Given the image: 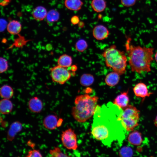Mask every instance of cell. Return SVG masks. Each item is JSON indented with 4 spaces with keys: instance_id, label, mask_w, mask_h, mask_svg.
Masks as SVG:
<instances>
[{
    "instance_id": "6da1fadb",
    "label": "cell",
    "mask_w": 157,
    "mask_h": 157,
    "mask_svg": "<svg viewBox=\"0 0 157 157\" xmlns=\"http://www.w3.org/2000/svg\"><path fill=\"white\" fill-rule=\"evenodd\" d=\"M113 104L109 102L101 106L97 105L91 128V134L94 138L108 147L115 139Z\"/></svg>"
},
{
    "instance_id": "7a4b0ae2",
    "label": "cell",
    "mask_w": 157,
    "mask_h": 157,
    "mask_svg": "<svg viewBox=\"0 0 157 157\" xmlns=\"http://www.w3.org/2000/svg\"><path fill=\"white\" fill-rule=\"evenodd\" d=\"M131 38H128L125 45L131 70L139 74L150 72L154 49L135 46L131 44Z\"/></svg>"
},
{
    "instance_id": "3957f363",
    "label": "cell",
    "mask_w": 157,
    "mask_h": 157,
    "mask_svg": "<svg viewBox=\"0 0 157 157\" xmlns=\"http://www.w3.org/2000/svg\"><path fill=\"white\" fill-rule=\"evenodd\" d=\"M99 100L98 97L85 94L76 97L72 114L77 121L84 122L94 115Z\"/></svg>"
},
{
    "instance_id": "277c9868",
    "label": "cell",
    "mask_w": 157,
    "mask_h": 157,
    "mask_svg": "<svg viewBox=\"0 0 157 157\" xmlns=\"http://www.w3.org/2000/svg\"><path fill=\"white\" fill-rule=\"evenodd\" d=\"M106 66L120 75L126 72L127 58L125 52L113 45L106 49L102 54Z\"/></svg>"
},
{
    "instance_id": "5b68a950",
    "label": "cell",
    "mask_w": 157,
    "mask_h": 157,
    "mask_svg": "<svg viewBox=\"0 0 157 157\" xmlns=\"http://www.w3.org/2000/svg\"><path fill=\"white\" fill-rule=\"evenodd\" d=\"M119 115L118 119L126 131H132L138 125L140 111L135 106L129 105Z\"/></svg>"
},
{
    "instance_id": "8992f818",
    "label": "cell",
    "mask_w": 157,
    "mask_h": 157,
    "mask_svg": "<svg viewBox=\"0 0 157 157\" xmlns=\"http://www.w3.org/2000/svg\"><path fill=\"white\" fill-rule=\"evenodd\" d=\"M49 71L53 81L61 85L66 83L72 76L70 70L58 65L50 68Z\"/></svg>"
},
{
    "instance_id": "52a82bcc",
    "label": "cell",
    "mask_w": 157,
    "mask_h": 157,
    "mask_svg": "<svg viewBox=\"0 0 157 157\" xmlns=\"http://www.w3.org/2000/svg\"><path fill=\"white\" fill-rule=\"evenodd\" d=\"M61 139L64 146L67 149L73 150L77 149L76 135L71 128H69L62 132Z\"/></svg>"
},
{
    "instance_id": "ba28073f",
    "label": "cell",
    "mask_w": 157,
    "mask_h": 157,
    "mask_svg": "<svg viewBox=\"0 0 157 157\" xmlns=\"http://www.w3.org/2000/svg\"><path fill=\"white\" fill-rule=\"evenodd\" d=\"M128 92L129 90L121 92L115 98L113 104L122 110L124 109L129 105V98Z\"/></svg>"
},
{
    "instance_id": "9c48e42d",
    "label": "cell",
    "mask_w": 157,
    "mask_h": 157,
    "mask_svg": "<svg viewBox=\"0 0 157 157\" xmlns=\"http://www.w3.org/2000/svg\"><path fill=\"white\" fill-rule=\"evenodd\" d=\"M94 37L99 40H102L107 38L109 35V31L105 26L99 24L95 26L92 30Z\"/></svg>"
},
{
    "instance_id": "30bf717a",
    "label": "cell",
    "mask_w": 157,
    "mask_h": 157,
    "mask_svg": "<svg viewBox=\"0 0 157 157\" xmlns=\"http://www.w3.org/2000/svg\"><path fill=\"white\" fill-rule=\"evenodd\" d=\"M135 95L138 97L145 99L149 97L151 94L148 92V89L146 85L142 82L136 84L133 89Z\"/></svg>"
},
{
    "instance_id": "8fae6325",
    "label": "cell",
    "mask_w": 157,
    "mask_h": 157,
    "mask_svg": "<svg viewBox=\"0 0 157 157\" xmlns=\"http://www.w3.org/2000/svg\"><path fill=\"white\" fill-rule=\"evenodd\" d=\"M22 129V125L19 121H16L12 123L10 126L7 135V139L10 141H12L17 134Z\"/></svg>"
},
{
    "instance_id": "7c38bea8",
    "label": "cell",
    "mask_w": 157,
    "mask_h": 157,
    "mask_svg": "<svg viewBox=\"0 0 157 157\" xmlns=\"http://www.w3.org/2000/svg\"><path fill=\"white\" fill-rule=\"evenodd\" d=\"M28 105L30 110L34 113L40 112L43 107L42 101L37 97L31 98L28 101Z\"/></svg>"
},
{
    "instance_id": "4fadbf2b",
    "label": "cell",
    "mask_w": 157,
    "mask_h": 157,
    "mask_svg": "<svg viewBox=\"0 0 157 157\" xmlns=\"http://www.w3.org/2000/svg\"><path fill=\"white\" fill-rule=\"evenodd\" d=\"M58 120L56 115H49L44 118L43 124L44 127L47 129L54 130L58 127Z\"/></svg>"
},
{
    "instance_id": "5bb4252c",
    "label": "cell",
    "mask_w": 157,
    "mask_h": 157,
    "mask_svg": "<svg viewBox=\"0 0 157 157\" xmlns=\"http://www.w3.org/2000/svg\"><path fill=\"white\" fill-rule=\"evenodd\" d=\"M120 75L113 71L108 73L105 78V82L106 84L110 87H113L118 84L119 82Z\"/></svg>"
},
{
    "instance_id": "9a60e30c",
    "label": "cell",
    "mask_w": 157,
    "mask_h": 157,
    "mask_svg": "<svg viewBox=\"0 0 157 157\" xmlns=\"http://www.w3.org/2000/svg\"><path fill=\"white\" fill-rule=\"evenodd\" d=\"M47 13V10L44 7L39 6L33 10L32 15L36 20L40 21L46 18Z\"/></svg>"
},
{
    "instance_id": "2e32d148",
    "label": "cell",
    "mask_w": 157,
    "mask_h": 157,
    "mask_svg": "<svg viewBox=\"0 0 157 157\" xmlns=\"http://www.w3.org/2000/svg\"><path fill=\"white\" fill-rule=\"evenodd\" d=\"M7 29L10 34L15 35L19 34L22 29V25L19 21L13 20L10 22L8 24Z\"/></svg>"
},
{
    "instance_id": "e0dca14e",
    "label": "cell",
    "mask_w": 157,
    "mask_h": 157,
    "mask_svg": "<svg viewBox=\"0 0 157 157\" xmlns=\"http://www.w3.org/2000/svg\"><path fill=\"white\" fill-rule=\"evenodd\" d=\"M13 105L9 99H3L0 102V111L3 114H7L12 111Z\"/></svg>"
},
{
    "instance_id": "ac0fdd59",
    "label": "cell",
    "mask_w": 157,
    "mask_h": 157,
    "mask_svg": "<svg viewBox=\"0 0 157 157\" xmlns=\"http://www.w3.org/2000/svg\"><path fill=\"white\" fill-rule=\"evenodd\" d=\"M64 4L67 9L72 11H77L81 9L83 3L81 0H65Z\"/></svg>"
},
{
    "instance_id": "d6986e66",
    "label": "cell",
    "mask_w": 157,
    "mask_h": 157,
    "mask_svg": "<svg viewBox=\"0 0 157 157\" xmlns=\"http://www.w3.org/2000/svg\"><path fill=\"white\" fill-rule=\"evenodd\" d=\"M128 139L131 144L135 146L140 145L142 142L141 134L137 131H133L130 133Z\"/></svg>"
},
{
    "instance_id": "ffe728a7",
    "label": "cell",
    "mask_w": 157,
    "mask_h": 157,
    "mask_svg": "<svg viewBox=\"0 0 157 157\" xmlns=\"http://www.w3.org/2000/svg\"><path fill=\"white\" fill-rule=\"evenodd\" d=\"M72 59L71 56L67 54L61 55L57 60L58 65L67 68L72 66Z\"/></svg>"
},
{
    "instance_id": "44dd1931",
    "label": "cell",
    "mask_w": 157,
    "mask_h": 157,
    "mask_svg": "<svg viewBox=\"0 0 157 157\" xmlns=\"http://www.w3.org/2000/svg\"><path fill=\"white\" fill-rule=\"evenodd\" d=\"M91 6L95 12L100 13L105 10L106 6V3L105 0H92Z\"/></svg>"
},
{
    "instance_id": "7402d4cb",
    "label": "cell",
    "mask_w": 157,
    "mask_h": 157,
    "mask_svg": "<svg viewBox=\"0 0 157 157\" xmlns=\"http://www.w3.org/2000/svg\"><path fill=\"white\" fill-rule=\"evenodd\" d=\"M1 97L3 99H10L13 96L14 91L12 88L8 85H4L0 90Z\"/></svg>"
},
{
    "instance_id": "603a6c76",
    "label": "cell",
    "mask_w": 157,
    "mask_h": 157,
    "mask_svg": "<svg viewBox=\"0 0 157 157\" xmlns=\"http://www.w3.org/2000/svg\"><path fill=\"white\" fill-rule=\"evenodd\" d=\"M94 81L93 76L91 74L86 73L83 74L81 77L80 82L81 84L84 86L91 85Z\"/></svg>"
},
{
    "instance_id": "cb8c5ba5",
    "label": "cell",
    "mask_w": 157,
    "mask_h": 157,
    "mask_svg": "<svg viewBox=\"0 0 157 157\" xmlns=\"http://www.w3.org/2000/svg\"><path fill=\"white\" fill-rule=\"evenodd\" d=\"M59 17L60 14L56 10L52 9L47 12L46 18L48 23H51L58 21Z\"/></svg>"
},
{
    "instance_id": "d4e9b609",
    "label": "cell",
    "mask_w": 157,
    "mask_h": 157,
    "mask_svg": "<svg viewBox=\"0 0 157 157\" xmlns=\"http://www.w3.org/2000/svg\"><path fill=\"white\" fill-rule=\"evenodd\" d=\"M88 44L86 41L84 39H80L76 42L75 47L76 50L80 52H83L88 48Z\"/></svg>"
},
{
    "instance_id": "484cf974",
    "label": "cell",
    "mask_w": 157,
    "mask_h": 157,
    "mask_svg": "<svg viewBox=\"0 0 157 157\" xmlns=\"http://www.w3.org/2000/svg\"><path fill=\"white\" fill-rule=\"evenodd\" d=\"M133 155V151L132 149L128 147H124L121 148L119 152V155L121 157H131Z\"/></svg>"
},
{
    "instance_id": "4316f807",
    "label": "cell",
    "mask_w": 157,
    "mask_h": 157,
    "mask_svg": "<svg viewBox=\"0 0 157 157\" xmlns=\"http://www.w3.org/2000/svg\"><path fill=\"white\" fill-rule=\"evenodd\" d=\"M49 154L52 157H69L67 154L63 153L60 149L58 147H54V149L50 150Z\"/></svg>"
},
{
    "instance_id": "83f0119b",
    "label": "cell",
    "mask_w": 157,
    "mask_h": 157,
    "mask_svg": "<svg viewBox=\"0 0 157 157\" xmlns=\"http://www.w3.org/2000/svg\"><path fill=\"white\" fill-rule=\"evenodd\" d=\"M0 63V72L2 73L7 70L8 67V62L5 58L1 57Z\"/></svg>"
},
{
    "instance_id": "f1b7e54d",
    "label": "cell",
    "mask_w": 157,
    "mask_h": 157,
    "mask_svg": "<svg viewBox=\"0 0 157 157\" xmlns=\"http://www.w3.org/2000/svg\"><path fill=\"white\" fill-rule=\"evenodd\" d=\"M42 156L38 150L33 149L30 150L28 152L26 157H42Z\"/></svg>"
},
{
    "instance_id": "f546056e",
    "label": "cell",
    "mask_w": 157,
    "mask_h": 157,
    "mask_svg": "<svg viewBox=\"0 0 157 157\" xmlns=\"http://www.w3.org/2000/svg\"><path fill=\"white\" fill-rule=\"evenodd\" d=\"M136 2V0H121L122 4L124 6L129 7L134 5Z\"/></svg>"
},
{
    "instance_id": "4dcf8cb0",
    "label": "cell",
    "mask_w": 157,
    "mask_h": 157,
    "mask_svg": "<svg viewBox=\"0 0 157 157\" xmlns=\"http://www.w3.org/2000/svg\"><path fill=\"white\" fill-rule=\"evenodd\" d=\"M70 22L71 23L74 25L78 24L80 22L79 18L77 15L73 16L71 18Z\"/></svg>"
},
{
    "instance_id": "1f68e13d",
    "label": "cell",
    "mask_w": 157,
    "mask_h": 157,
    "mask_svg": "<svg viewBox=\"0 0 157 157\" xmlns=\"http://www.w3.org/2000/svg\"><path fill=\"white\" fill-rule=\"evenodd\" d=\"M70 67V71L72 72H75L76 71L77 69V67L75 65H73L71 66Z\"/></svg>"
},
{
    "instance_id": "d6a6232c",
    "label": "cell",
    "mask_w": 157,
    "mask_h": 157,
    "mask_svg": "<svg viewBox=\"0 0 157 157\" xmlns=\"http://www.w3.org/2000/svg\"><path fill=\"white\" fill-rule=\"evenodd\" d=\"M63 122V119H60L58 120V127H59L61 125L62 123Z\"/></svg>"
},
{
    "instance_id": "836d02e7",
    "label": "cell",
    "mask_w": 157,
    "mask_h": 157,
    "mask_svg": "<svg viewBox=\"0 0 157 157\" xmlns=\"http://www.w3.org/2000/svg\"><path fill=\"white\" fill-rule=\"evenodd\" d=\"M154 124L155 126L157 127V116L156 117L154 121Z\"/></svg>"
},
{
    "instance_id": "e575fe53",
    "label": "cell",
    "mask_w": 157,
    "mask_h": 157,
    "mask_svg": "<svg viewBox=\"0 0 157 157\" xmlns=\"http://www.w3.org/2000/svg\"><path fill=\"white\" fill-rule=\"evenodd\" d=\"M155 59L156 62L157 63V51L156 52L155 55Z\"/></svg>"
},
{
    "instance_id": "d590c367",
    "label": "cell",
    "mask_w": 157,
    "mask_h": 157,
    "mask_svg": "<svg viewBox=\"0 0 157 157\" xmlns=\"http://www.w3.org/2000/svg\"></svg>"
}]
</instances>
